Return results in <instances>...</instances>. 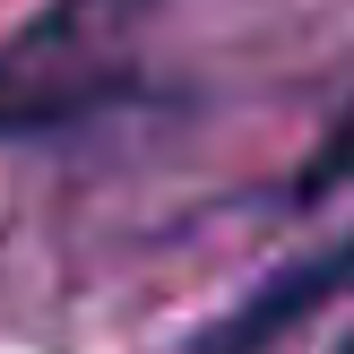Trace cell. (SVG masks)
Listing matches in <instances>:
<instances>
[{
    "instance_id": "3",
    "label": "cell",
    "mask_w": 354,
    "mask_h": 354,
    "mask_svg": "<svg viewBox=\"0 0 354 354\" xmlns=\"http://www.w3.org/2000/svg\"><path fill=\"white\" fill-rule=\"evenodd\" d=\"M337 354H354V337H346V346H337Z\"/></svg>"
},
{
    "instance_id": "1",
    "label": "cell",
    "mask_w": 354,
    "mask_h": 354,
    "mask_svg": "<svg viewBox=\"0 0 354 354\" xmlns=\"http://www.w3.org/2000/svg\"><path fill=\"white\" fill-rule=\"evenodd\" d=\"M337 294H354V234L286 259L277 277H259L225 320H207L199 337H190V354H268L277 337H294V328H303L320 303H337Z\"/></svg>"
},
{
    "instance_id": "2",
    "label": "cell",
    "mask_w": 354,
    "mask_h": 354,
    "mask_svg": "<svg viewBox=\"0 0 354 354\" xmlns=\"http://www.w3.org/2000/svg\"><path fill=\"white\" fill-rule=\"evenodd\" d=\"M346 182H354V104H346L337 130L311 147V165H303V182H294V199H303V207H311V199H337Z\"/></svg>"
}]
</instances>
